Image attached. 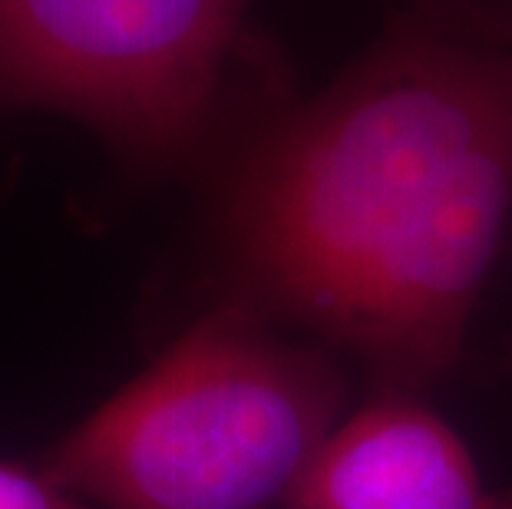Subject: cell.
I'll return each instance as SVG.
<instances>
[{
    "label": "cell",
    "mask_w": 512,
    "mask_h": 509,
    "mask_svg": "<svg viewBox=\"0 0 512 509\" xmlns=\"http://www.w3.org/2000/svg\"><path fill=\"white\" fill-rule=\"evenodd\" d=\"M219 298L427 394L466 351L512 222V47L417 10L205 172Z\"/></svg>",
    "instance_id": "cell-1"
},
{
    "label": "cell",
    "mask_w": 512,
    "mask_h": 509,
    "mask_svg": "<svg viewBox=\"0 0 512 509\" xmlns=\"http://www.w3.org/2000/svg\"><path fill=\"white\" fill-rule=\"evenodd\" d=\"M344 400L341 357L215 298L40 463L96 509H285Z\"/></svg>",
    "instance_id": "cell-2"
},
{
    "label": "cell",
    "mask_w": 512,
    "mask_h": 509,
    "mask_svg": "<svg viewBox=\"0 0 512 509\" xmlns=\"http://www.w3.org/2000/svg\"><path fill=\"white\" fill-rule=\"evenodd\" d=\"M255 0H0V106L67 116L146 179L205 176L294 96Z\"/></svg>",
    "instance_id": "cell-3"
},
{
    "label": "cell",
    "mask_w": 512,
    "mask_h": 509,
    "mask_svg": "<svg viewBox=\"0 0 512 509\" xmlns=\"http://www.w3.org/2000/svg\"><path fill=\"white\" fill-rule=\"evenodd\" d=\"M285 509H512L423 394L370 391L301 473Z\"/></svg>",
    "instance_id": "cell-4"
},
{
    "label": "cell",
    "mask_w": 512,
    "mask_h": 509,
    "mask_svg": "<svg viewBox=\"0 0 512 509\" xmlns=\"http://www.w3.org/2000/svg\"><path fill=\"white\" fill-rule=\"evenodd\" d=\"M410 10L460 37L512 47V0H410Z\"/></svg>",
    "instance_id": "cell-5"
},
{
    "label": "cell",
    "mask_w": 512,
    "mask_h": 509,
    "mask_svg": "<svg viewBox=\"0 0 512 509\" xmlns=\"http://www.w3.org/2000/svg\"><path fill=\"white\" fill-rule=\"evenodd\" d=\"M0 509H96L80 493L63 486L43 463L24 467V463L0 460Z\"/></svg>",
    "instance_id": "cell-6"
},
{
    "label": "cell",
    "mask_w": 512,
    "mask_h": 509,
    "mask_svg": "<svg viewBox=\"0 0 512 509\" xmlns=\"http://www.w3.org/2000/svg\"><path fill=\"white\" fill-rule=\"evenodd\" d=\"M503 371L512 377V348H509V351H506V357H503Z\"/></svg>",
    "instance_id": "cell-7"
}]
</instances>
